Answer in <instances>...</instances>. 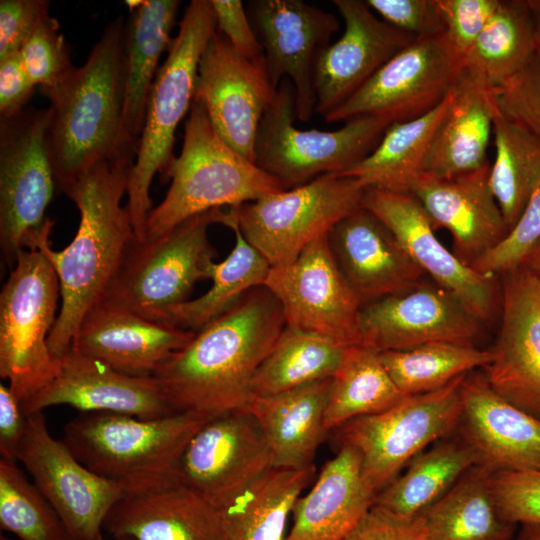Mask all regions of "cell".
I'll return each mask as SVG.
<instances>
[{"label":"cell","instance_id":"8","mask_svg":"<svg viewBox=\"0 0 540 540\" xmlns=\"http://www.w3.org/2000/svg\"><path fill=\"white\" fill-rule=\"evenodd\" d=\"M295 119V94L285 79L261 119L254 146V163L284 190L324 174L346 172L375 149L392 124L384 118L360 116L333 131L302 130Z\"/></svg>","mask_w":540,"mask_h":540},{"label":"cell","instance_id":"34","mask_svg":"<svg viewBox=\"0 0 540 540\" xmlns=\"http://www.w3.org/2000/svg\"><path fill=\"white\" fill-rule=\"evenodd\" d=\"M493 472L472 466L439 501L419 516L430 540H514L518 524L499 510Z\"/></svg>","mask_w":540,"mask_h":540},{"label":"cell","instance_id":"2","mask_svg":"<svg viewBox=\"0 0 540 540\" xmlns=\"http://www.w3.org/2000/svg\"><path fill=\"white\" fill-rule=\"evenodd\" d=\"M286 326L282 307L263 285L196 332L155 373L174 412L207 418L244 409L253 377Z\"/></svg>","mask_w":540,"mask_h":540},{"label":"cell","instance_id":"54","mask_svg":"<svg viewBox=\"0 0 540 540\" xmlns=\"http://www.w3.org/2000/svg\"><path fill=\"white\" fill-rule=\"evenodd\" d=\"M27 427V416L9 386L0 384V454L17 461L19 446Z\"/></svg>","mask_w":540,"mask_h":540},{"label":"cell","instance_id":"57","mask_svg":"<svg viewBox=\"0 0 540 540\" xmlns=\"http://www.w3.org/2000/svg\"><path fill=\"white\" fill-rule=\"evenodd\" d=\"M534 21L535 51L540 56V0H528Z\"/></svg>","mask_w":540,"mask_h":540},{"label":"cell","instance_id":"47","mask_svg":"<svg viewBox=\"0 0 540 540\" xmlns=\"http://www.w3.org/2000/svg\"><path fill=\"white\" fill-rule=\"evenodd\" d=\"M501 113L540 139V56L534 55L515 77L495 90Z\"/></svg>","mask_w":540,"mask_h":540},{"label":"cell","instance_id":"25","mask_svg":"<svg viewBox=\"0 0 540 540\" xmlns=\"http://www.w3.org/2000/svg\"><path fill=\"white\" fill-rule=\"evenodd\" d=\"M327 239L362 306L402 291L425 276L388 226L363 206L341 219Z\"/></svg>","mask_w":540,"mask_h":540},{"label":"cell","instance_id":"29","mask_svg":"<svg viewBox=\"0 0 540 540\" xmlns=\"http://www.w3.org/2000/svg\"><path fill=\"white\" fill-rule=\"evenodd\" d=\"M360 453L339 446L312 488L293 506V525L284 540H344L372 508L377 493L362 476Z\"/></svg>","mask_w":540,"mask_h":540},{"label":"cell","instance_id":"6","mask_svg":"<svg viewBox=\"0 0 540 540\" xmlns=\"http://www.w3.org/2000/svg\"><path fill=\"white\" fill-rule=\"evenodd\" d=\"M168 180L171 184L164 199L149 215L145 240L161 237L200 213L237 207L284 190L220 138L196 101L185 121L182 149L169 168Z\"/></svg>","mask_w":540,"mask_h":540},{"label":"cell","instance_id":"7","mask_svg":"<svg viewBox=\"0 0 540 540\" xmlns=\"http://www.w3.org/2000/svg\"><path fill=\"white\" fill-rule=\"evenodd\" d=\"M225 212L212 209L156 239H136L100 302L161 323L170 309L188 300L198 281L208 279L217 256L208 229L222 224Z\"/></svg>","mask_w":540,"mask_h":540},{"label":"cell","instance_id":"52","mask_svg":"<svg viewBox=\"0 0 540 540\" xmlns=\"http://www.w3.org/2000/svg\"><path fill=\"white\" fill-rule=\"evenodd\" d=\"M344 540H430L420 516L407 519L372 506Z\"/></svg>","mask_w":540,"mask_h":540},{"label":"cell","instance_id":"20","mask_svg":"<svg viewBox=\"0 0 540 540\" xmlns=\"http://www.w3.org/2000/svg\"><path fill=\"white\" fill-rule=\"evenodd\" d=\"M500 276L501 326L481 370L498 396L540 420V281L523 265Z\"/></svg>","mask_w":540,"mask_h":540},{"label":"cell","instance_id":"4","mask_svg":"<svg viewBox=\"0 0 540 540\" xmlns=\"http://www.w3.org/2000/svg\"><path fill=\"white\" fill-rule=\"evenodd\" d=\"M211 418L178 412L155 419L118 413H84L69 421L62 441L93 473L128 493L176 483L188 442Z\"/></svg>","mask_w":540,"mask_h":540},{"label":"cell","instance_id":"42","mask_svg":"<svg viewBox=\"0 0 540 540\" xmlns=\"http://www.w3.org/2000/svg\"><path fill=\"white\" fill-rule=\"evenodd\" d=\"M380 358L398 390L409 396L439 389L484 368L492 353L475 345L436 342L405 350L380 351Z\"/></svg>","mask_w":540,"mask_h":540},{"label":"cell","instance_id":"60","mask_svg":"<svg viewBox=\"0 0 540 540\" xmlns=\"http://www.w3.org/2000/svg\"><path fill=\"white\" fill-rule=\"evenodd\" d=\"M97 540H105L103 536H100ZM113 540H129V539H113Z\"/></svg>","mask_w":540,"mask_h":540},{"label":"cell","instance_id":"43","mask_svg":"<svg viewBox=\"0 0 540 540\" xmlns=\"http://www.w3.org/2000/svg\"><path fill=\"white\" fill-rule=\"evenodd\" d=\"M17 461L0 459V528L20 540H70L60 516Z\"/></svg>","mask_w":540,"mask_h":540},{"label":"cell","instance_id":"35","mask_svg":"<svg viewBox=\"0 0 540 540\" xmlns=\"http://www.w3.org/2000/svg\"><path fill=\"white\" fill-rule=\"evenodd\" d=\"M475 464L471 446L459 435L446 437L415 456L382 489L373 506L402 518H415L445 496Z\"/></svg>","mask_w":540,"mask_h":540},{"label":"cell","instance_id":"55","mask_svg":"<svg viewBox=\"0 0 540 540\" xmlns=\"http://www.w3.org/2000/svg\"><path fill=\"white\" fill-rule=\"evenodd\" d=\"M521 265L531 271L540 281V239L528 251Z\"/></svg>","mask_w":540,"mask_h":540},{"label":"cell","instance_id":"58","mask_svg":"<svg viewBox=\"0 0 540 540\" xmlns=\"http://www.w3.org/2000/svg\"><path fill=\"white\" fill-rule=\"evenodd\" d=\"M143 0H128L125 1V4L129 7L130 12L136 10L141 4Z\"/></svg>","mask_w":540,"mask_h":540},{"label":"cell","instance_id":"23","mask_svg":"<svg viewBox=\"0 0 540 540\" xmlns=\"http://www.w3.org/2000/svg\"><path fill=\"white\" fill-rule=\"evenodd\" d=\"M55 405H68L83 413H118L142 419L171 415V408L156 377L120 373L74 348L60 359L57 375L21 404L25 416Z\"/></svg>","mask_w":540,"mask_h":540},{"label":"cell","instance_id":"15","mask_svg":"<svg viewBox=\"0 0 540 540\" xmlns=\"http://www.w3.org/2000/svg\"><path fill=\"white\" fill-rule=\"evenodd\" d=\"M264 286L279 301L286 326L350 347L361 344V303L328 244L327 235L309 244L293 261L270 267Z\"/></svg>","mask_w":540,"mask_h":540},{"label":"cell","instance_id":"5","mask_svg":"<svg viewBox=\"0 0 540 540\" xmlns=\"http://www.w3.org/2000/svg\"><path fill=\"white\" fill-rule=\"evenodd\" d=\"M215 32L210 0H192L184 10L178 33L150 88L126 193V207L139 242L145 241L147 221L153 210L149 194L152 179L156 173L162 181L167 179L175 158V132L190 111L199 60Z\"/></svg>","mask_w":540,"mask_h":540},{"label":"cell","instance_id":"1","mask_svg":"<svg viewBox=\"0 0 540 540\" xmlns=\"http://www.w3.org/2000/svg\"><path fill=\"white\" fill-rule=\"evenodd\" d=\"M135 158L121 154L101 161L65 184L60 191L80 213L77 233L61 251L51 248L50 235L36 246L59 280L60 312L47 341L58 360L71 349L82 321L102 300L136 240L128 209L121 205Z\"/></svg>","mask_w":540,"mask_h":540},{"label":"cell","instance_id":"14","mask_svg":"<svg viewBox=\"0 0 540 540\" xmlns=\"http://www.w3.org/2000/svg\"><path fill=\"white\" fill-rule=\"evenodd\" d=\"M33 483L63 521L70 540H97L125 488L90 471L49 432L43 411L27 415L17 453Z\"/></svg>","mask_w":540,"mask_h":540},{"label":"cell","instance_id":"19","mask_svg":"<svg viewBox=\"0 0 540 540\" xmlns=\"http://www.w3.org/2000/svg\"><path fill=\"white\" fill-rule=\"evenodd\" d=\"M247 13L262 45L271 84L290 81L296 119H311L316 107L314 68L339 29L337 17L303 0H251Z\"/></svg>","mask_w":540,"mask_h":540},{"label":"cell","instance_id":"21","mask_svg":"<svg viewBox=\"0 0 540 540\" xmlns=\"http://www.w3.org/2000/svg\"><path fill=\"white\" fill-rule=\"evenodd\" d=\"M362 206L388 226L425 276L451 291L484 324L491 319L501 298L498 276L475 271L449 251L413 194L365 189Z\"/></svg>","mask_w":540,"mask_h":540},{"label":"cell","instance_id":"3","mask_svg":"<svg viewBox=\"0 0 540 540\" xmlns=\"http://www.w3.org/2000/svg\"><path fill=\"white\" fill-rule=\"evenodd\" d=\"M124 20L111 21L84 65L75 67L49 99L47 145L58 191L93 165L136 153L122 144Z\"/></svg>","mask_w":540,"mask_h":540},{"label":"cell","instance_id":"24","mask_svg":"<svg viewBox=\"0 0 540 540\" xmlns=\"http://www.w3.org/2000/svg\"><path fill=\"white\" fill-rule=\"evenodd\" d=\"M489 172L490 164L451 178L422 173L410 189L435 228L450 232L452 252L470 267L510 231L491 190Z\"/></svg>","mask_w":540,"mask_h":540},{"label":"cell","instance_id":"44","mask_svg":"<svg viewBox=\"0 0 540 540\" xmlns=\"http://www.w3.org/2000/svg\"><path fill=\"white\" fill-rule=\"evenodd\" d=\"M19 55L27 75L41 93L57 87L75 68L59 22L49 12L25 41Z\"/></svg>","mask_w":540,"mask_h":540},{"label":"cell","instance_id":"18","mask_svg":"<svg viewBox=\"0 0 540 540\" xmlns=\"http://www.w3.org/2000/svg\"><path fill=\"white\" fill-rule=\"evenodd\" d=\"M483 324L451 291L427 276L363 305L359 314L361 344L378 351L436 342L475 345Z\"/></svg>","mask_w":540,"mask_h":540},{"label":"cell","instance_id":"32","mask_svg":"<svg viewBox=\"0 0 540 540\" xmlns=\"http://www.w3.org/2000/svg\"><path fill=\"white\" fill-rule=\"evenodd\" d=\"M497 111L495 90L464 71L453 88V101L424 162L423 173L451 178L490 163L487 150Z\"/></svg>","mask_w":540,"mask_h":540},{"label":"cell","instance_id":"13","mask_svg":"<svg viewBox=\"0 0 540 540\" xmlns=\"http://www.w3.org/2000/svg\"><path fill=\"white\" fill-rule=\"evenodd\" d=\"M463 71V58L445 33L416 38L324 119L376 116L394 123L421 117L447 97Z\"/></svg>","mask_w":540,"mask_h":540},{"label":"cell","instance_id":"26","mask_svg":"<svg viewBox=\"0 0 540 540\" xmlns=\"http://www.w3.org/2000/svg\"><path fill=\"white\" fill-rule=\"evenodd\" d=\"M463 413L458 434L477 464L492 472L540 470V420L514 407L490 387L482 370L461 384Z\"/></svg>","mask_w":540,"mask_h":540},{"label":"cell","instance_id":"45","mask_svg":"<svg viewBox=\"0 0 540 540\" xmlns=\"http://www.w3.org/2000/svg\"><path fill=\"white\" fill-rule=\"evenodd\" d=\"M540 239V177L515 225L505 239L471 267L483 274L500 276L522 264Z\"/></svg>","mask_w":540,"mask_h":540},{"label":"cell","instance_id":"37","mask_svg":"<svg viewBox=\"0 0 540 540\" xmlns=\"http://www.w3.org/2000/svg\"><path fill=\"white\" fill-rule=\"evenodd\" d=\"M535 54L534 21L528 0H499L463 58L464 72L496 90L519 74Z\"/></svg>","mask_w":540,"mask_h":540},{"label":"cell","instance_id":"16","mask_svg":"<svg viewBox=\"0 0 540 540\" xmlns=\"http://www.w3.org/2000/svg\"><path fill=\"white\" fill-rule=\"evenodd\" d=\"M273 468V456L255 417L246 409L209 419L180 458L176 483L217 509Z\"/></svg>","mask_w":540,"mask_h":540},{"label":"cell","instance_id":"10","mask_svg":"<svg viewBox=\"0 0 540 540\" xmlns=\"http://www.w3.org/2000/svg\"><path fill=\"white\" fill-rule=\"evenodd\" d=\"M466 375L439 389L404 396L382 412L355 418L336 429L338 445L360 453L362 476L377 494L415 456L458 430Z\"/></svg>","mask_w":540,"mask_h":540},{"label":"cell","instance_id":"49","mask_svg":"<svg viewBox=\"0 0 540 540\" xmlns=\"http://www.w3.org/2000/svg\"><path fill=\"white\" fill-rule=\"evenodd\" d=\"M390 26L415 38L445 33L435 0H366Z\"/></svg>","mask_w":540,"mask_h":540},{"label":"cell","instance_id":"59","mask_svg":"<svg viewBox=\"0 0 540 540\" xmlns=\"http://www.w3.org/2000/svg\"><path fill=\"white\" fill-rule=\"evenodd\" d=\"M0 540H12L11 538L5 536L4 534L0 535Z\"/></svg>","mask_w":540,"mask_h":540},{"label":"cell","instance_id":"38","mask_svg":"<svg viewBox=\"0 0 540 540\" xmlns=\"http://www.w3.org/2000/svg\"><path fill=\"white\" fill-rule=\"evenodd\" d=\"M222 225L233 231L235 243L222 262L211 263V287L198 298L170 309L161 323L196 333L231 309L249 290L264 285L271 266L245 240L229 209Z\"/></svg>","mask_w":540,"mask_h":540},{"label":"cell","instance_id":"56","mask_svg":"<svg viewBox=\"0 0 540 540\" xmlns=\"http://www.w3.org/2000/svg\"><path fill=\"white\" fill-rule=\"evenodd\" d=\"M514 540H540V524H520Z\"/></svg>","mask_w":540,"mask_h":540},{"label":"cell","instance_id":"48","mask_svg":"<svg viewBox=\"0 0 540 540\" xmlns=\"http://www.w3.org/2000/svg\"><path fill=\"white\" fill-rule=\"evenodd\" d=\"M435 4L445 35L464 58L496 10L499 0H435Z\"/></svg>","mask_w":540,"mask_h":540},{"label":"cell","instance_id":"51","mask_svg":"<svg viewBox=\"0 0 540 540\" xmlns=\"http://www.w3.org/2000/svg\"><path fill=\"white\" fill-rule=\"evenodd\" d=\"M216 30L232 47L250 60L264 58L262 45L241 0H210Z\"/></svg>","mask_w":540,"mask_h":540},{"label":"cell","instance_id":"33","mask_svg":"<svg viewBox=\"0 0 540 540\" xmlns=\"http://www.w3.org/2000/svg\"><path fill=\"white\" fill-rule=\"evenodd\" d=\"M452 101L453 89L423 116L392 123L375 149L340 176L356 179L364 189L410 193L412 184L423 173L431 143Z\"/></svg>","mask_w":540,"mask_h":540},{"label":"cell","instance_id":"28","mask_svg":"<svg viewBox=\"0 0 540 540\" xmlns=\"http://www.w3.org/2000/svg\"><path fill=\"white\" fill-rule=\"evenodd\" d=\"M103 529L113 539L224 540L219 509L177 483L126 494Z\"/></svg>","mask_w":540,"mask_h":540},{"label":"cell","instance_id":"36","mask_svg":"<svg viewBox=\"0 0 540 540\" xmlns=\"http://www.w3.org/2000/svg\"><path fill=\"white\" fill-rule=\"evenodd\" d=\"M314 475V465L268 470L219 509L224 540H284L293 506Z\"/></svg>","mask_w":540,"mask_h":540},{"label":"cell","instance_id":"46","mask_svg":"<svg viewBox=\"0 0 540 540\" xmlns=\"http://www.w3.org/2000/svg\"><path fill=\"white\" fill-rule=\"evenodd\" d=\"M492 487L506 519L518 525L540 524V470L493 472Z\"/></svg>","mask_w":540,"mask_h":540},{"label":"cell","instance_id":"17","mask_svg":"<svg viewBox=\"0 0 540 540\" xmlns=\"http://www.w3.org/2000/svg\"><path fill=\"white\" fill-rule=\"evenodd\" d=\"M276 91L265 59L242 56L216 30L199 60L193 101L203 106L220 138L250 161L259 124Z\"/></svg>","mask_w":540,"mask_h":540},{"label":"cell","instance_id":"40","mask_svg":"<svg viewBox=\"0 0 540 540\" xmlns=\"http://www.w3.org/2000/svg\"><path fill=\"white\" fill-rule=\"evenodd\" d=\"M347 347L313 333L285 326L257 369L252 396H268L331 378Z\"/></svg>","mask_w":540,"mask_h":540},{"label":"cell","instance_id":"9","mask_svg":"<svg viewBox=\"0 0 540 540\" xmlns=\"http://www.w3.org/2000/svg\"><path fill=\"white\" fill-rule=\"evenodd\" d=\"M59 298V280L45 253L21 250L0 293V376L20 405L59 371L47 342Z\"/></svg>","mask_w":540,"mask_h":540},{"label":"cell","instance_id":"31","mask_svg":"<svg viewBox=\"0 0 540 540\" xmlns=\"http://www.w3.org/2000/svg\"><path fill=\"white\" fill-rule=\"evenodd\" d=\"M178 0H143L130 12L124 28V103L121 137L123 146L137 153L144 126L147 99L163 52L173 39Z\"/></svg>","mask_w":540,"mask_h":540},{"label":"cell","instance_id":"12","mask_svg":"<svg viewBox=\"0 0 540 540\" xmlns=\"http://www.w3.org/2000/svg\"><path fill=\"white\" fill-rule=\"evenodd\" d=\"M48 120V108L0 118V245L11 268L18 253L34 248L54 225L45 216L57 190L47 145Z\"/></svg>","mask_w":540,"mask_h":540},{"label":"cell","instance_id":"53","mask_svg":"<svg viewBox=\"0 0 540 540\" xmlns=\"http://www.w3.org/2000/svg\"><path fill=\"white\" fill-rule=\"evenodd\" d=\"M34 87L19 52L0 60V118H11L25 110Z\"/></svg>","mask_w":540,"mask_h":540},{"label":"cell","instance_id":"11","mask_svg":"<svg viewBox=\"0 0 540 540\" xmlns=\"http://www.w3.org/2000/svg\"><path fill=\"white\" fill-rule=\"evenodd\" d=\"M365 189L351 177L324 174L303 185L229 208L245 240L270 266L293 261L362 207Z\"/></svg>","mask_w":540,"mask_h":540},{"label":"cell","instance_id":"50","mask_svg":"<svg viewBox=\"0 0 540 540\" xmlns=\"http://www.w3.org/2000/svg\"><path fill=\"white\" fill-rule=\"evenodd\" d=\"M48 12L46 0H1L0 60L18 53Z\"/></svg>","mask_w":540,"mask_h":540},{"label":"cell","instance_id":"27","mask_svg":"<svg viewBox=\"0 0 540 540\" xmlns=\"http://www.w3.org/2000/svg\"><path fill=\"white\" fill-rule=\"evenodd\" d=\"M195 335L100 302L82 321L72 348L120 373L149 377Z\"/></svg>","mask_w":540,"mask_h":540},{"label":"cell","instance_id":"22","mask_svg":"<svg viewBox=\"0 0 540 540\" xmlns=\"http://www.w3.org/2000/svg\"><path fill=\"white\" fill-rule=\"evenodd\" d=\"M345 28L319 54L314 68L315 112L323 118L358 91L416 38L377 17L366 1L333 0Z\"/></svg>","mask_w":540,"mask_h":540},{"label":"cell","instance_id":"39","mask_svg":"<svg viewBox=\"0 0 540 540\" xmlns=\"http://www.w3.org/2000/svg\"><path fill=\"white\" fill-rule=\"evenodd\" d=\"M403 397L386 371L380 351L363 344L347 347L331 377L325 428L331 432L355 418L382 412Z\"/></svg>","mask_w":540,"mask_h":540},{"label":"cell","instance_id":"30","mask_svg":"<svg viewBox=\"0 0 540 540\" xmlns=\"http://www.w3.org/2000/svg\"><path fill=\"white\" fill-rule=\"evenodd\" d=\"M331 378L268 396H252L244 409L257 420L271 448L273 468L313 464L327 433L324 417Z\"/></svg>","mask_w":540,"mask_h":540},{"label":"cell","instance_id":"41","mask_svg":"<svg viewBox=\"0 0 540 540\" xmlns=\"http://www.w3.org/2000/svg\"><path fill=\"white\" fill-rule=\"evenodd\" d=\"M495 160L490 164L493 195L511 229L540 177V139L497 111L493 121Z\"/></svg>","mask_w":540,"mask_h":540}]
</instances>
